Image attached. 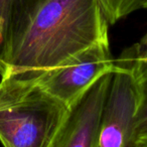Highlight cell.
<instances>
[{
  "label": "cell",
  "mask_w": 147,
  "mask_h": 147,
  "mask_svg": "<svg viewBox=\"0 0 147 147\" xmlns=\"http://www.w3.org/2000/svg\"><path fill=\"white\" fill-rule=\"evenodd\" d=\"M113 74L99 78L71 107L51 147H96Z\"/></svg>",
  "instance_id": "cell-5"
},
{
  "label": "cell",
  "mask_w": 147,
  "mask_h": 147,
  "mask_svg": "<svg viewBox=\"0 0 147 147\" xmlns=\"http://www.w3.org/2000/svg\"><path fill=\"white\" fill-rule=\"evenodd\" d=\"M69 110L33 77L5 74L0 81V142L3 147H51Z\"/></svg>",
  "instance_id": "cell-2"
},
{
  "label": "cell",
  "mask_w": 147,
  "mask_h": 147,
  "mask_svg": "<svg viewBox=\"0 0 147 147\" xmlns=\"http://www.w3.org/2000/svg\"><path fill=\"white\" fill-rule=\"evenodd\" d=\"M108 31L97 0H15L3 75L35 77L53 69L109 41Z\"/></svg>",
  "instance_id": "cell-1"
},
{
  "label": "cell",
  "mask_w": 147,
  "mask_h": 147,
  "mask_svg": "<svg viewBox=\"0 0 147 147\" xmlns=\"http://www.w3.org/2000/svg\"><path fill=\"white\" fill-rule=\"evenodd\" d=\"M15 0H0V75L6 71L9 29Z\"/></svg>",
  "instance_id": "cell-8"
},
{
  "label": "cell",
  "mask_w": 147,
  "mask_h": 147,
  "mask_svg": "<svg viewBox=\"0 0 147 147\" xmlns=\"http://www.w3.org/2000/svg\"><path fill=\"white\" fill-rule=\"evenodd\" d=\"M129 147H147V141H134L131 142Z\"/></svg>",
  "instance_id": "cell-10"
},
{
  "label": "cell",
  "mask_w": 147,
  "mask_h": 147,
  "mask_svg": "<svg viewBox=\"0 0 147 147\" xmlns=\"http://www.w3.org/2000/svg\"><path fill=\"white\" fill-rule=\"evenodd\" d=\"M114 71L103 111L96 147H129L137 104V88L132 71L122 57L115 59Z\"/></svg>",
  "instance_id": "cell-4"
},
{
  "label": "cell",
  "mask_w": 147,
  "mask_h": 147,
  "mask_svg": "<svg viewBox=\"0 0 147 147\" xmlns=\"http://www.w3.org/2000/svg\"><path fill=\"white\" fill-rule=\"evenodd\" d=\"M132 71L137 88V104L132 125L131 142L147 141V61L137 57L135 47H128L121 53Z\"/></svg>",
  "instance_id": "cell-6"
},
{
  "label": "cell",
  "mask_w": 147,
  "mask_h": 147,
  "mask_svg": "<svg viewBox=\"0 0 147 147\" xmlns=\"http://www.w3.org/2000/svg\"><path fill=\"white\" fill-rule=\"evenodd\" d=\"M135 49H136L137 57L141 59V61H147V32L142 37L140 41L136 45H134Z\"/></svg>",
  "instance_id": "cell-9"
},
{
  "label": "cell",
  "mask_w": 147,
  "mask_h": 147,
  "mask_svg": "<svg viewBox=\"0 0 147 147\" xmlns=\"http://www.w3.org/2000/svg\"><path fill=\"white\" fill-rule=\"evenodd\" d=\"M109 25L115 24L124 17L140 8H144L147 0H97Z\"/></svg>",
  "instance_id": "cell-7"
},
{
  "label": "cell",
  "mask_w": 147,
  "mask_h": 147,
  "mask_svg": "<svg viewBox=\"0 0 147 147\" xmlns=\"http://www.w3.org/2000/svg\"><path fill=\"white\" fill-rule=\"evenodd\" d=\"M144 8H147V1H146V3L144 4Z\"/></svg>",
  "instance_id": "cell-11"
},
{
  "label": "cell",
  "mask_w": 147,
  "mask_h": 147,
  "mask_svg": "<svg viewBox=\"0 0 147 147\" xmlns=\"http://www.w3.org/2000/svg\"><path fill=\"white\" fill-rule=\"evenodd\" d=\"M116 69L110 42L107 41L97 43L63 65L33 78L71 109L99 78Z\"/></svg>",
  "instance_id": "cell-3"
}]
</instances>
